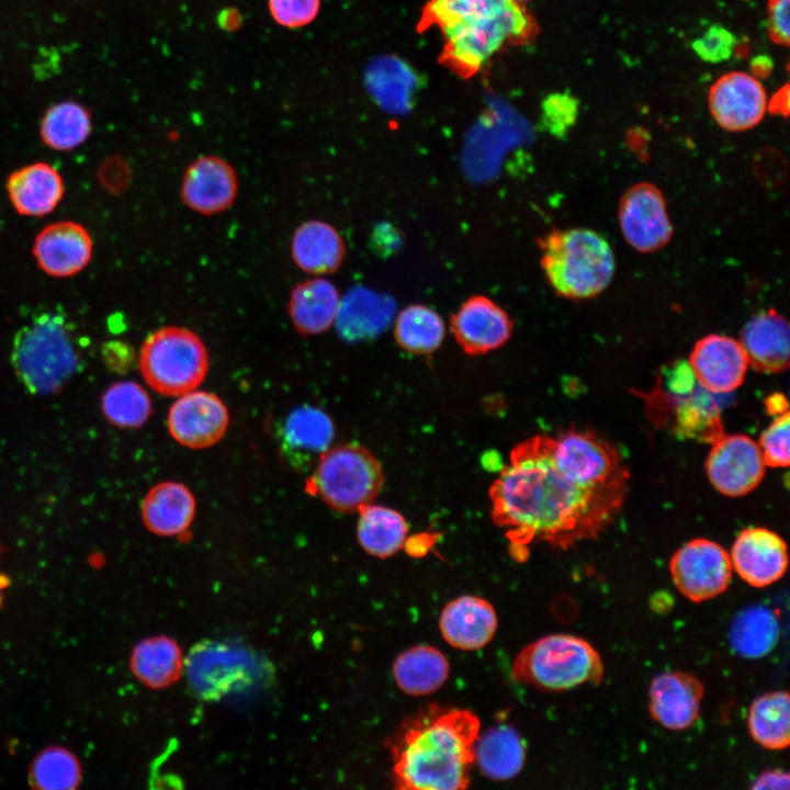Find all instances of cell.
<instances>
[{"label": "cell", "mask_w": 790, "mask_h": 790, "mask_svg": "<svg viewBox=\"0 0 790 790\" xmlns=\"http://www.w3.org/2000/svg\"><path fill=\"white\" fill-rule=\"evenodd\" d=\"M766 409L770 415L778 416L788 410V402L782 394H772L767 397Z\"/></svg>", "instance_id": "obj_51"}, {"label": "cell", "mask_w": 790, "mask_h": 790, "mask_svg": "<svg viewBox=\"0 0 790 790\" xmlns=\"http://www.w3.org/2000/svg\"><path fill=\"white\" fill-rule=\"evenodd\" d=\"M359 514L358 540L369 554L385 558L403 548L408 528L398 511L369 504Z\"/></svg>", "instance_id": "obj_33"}, {"label": "cell", "mask_w": 790, "mask_h": 790, "mask_svg": "<svg viewBox=\"0 0 790 790\" xmlns=\"http://www.w3.org/2000/svg\"><path fill=\"white\" fill-rule=\"evenodd\" d=\"M703 695L702 682L689 673L659 674L650 684V714L668 730L688 729L698 719Z\"/></svg>", "instance_id": "obj_21"}, {"label": "cell", "mask_w": 790, "mask_h": 790, "mask_svg": "<svg viewBox=\"0 0 790 790\" xmlns=\"http://www.w3.org/2000/svg\"><path fill=\"white\" fill-rule=\"evenodd\" d=\"M7 191L14 210L25 216L50 213L64 195L59 172L46 162H34L13 171Z\"/></svg>", "instance_id": "obj_25"}, {"label": "cell", "mask_w": 790, "mask_h": 790, "mask_svg": "<svg viewBox=\"0 0 790 790\" xmlns=\"http://www.w3.org/2000/svg\"><path fill=\"white\" fill-rule=\"evenodd\" d=\"M420 29L437 26L444 38L441 61L469 77L506 45L530 41L532 16L514 0H429Z\"/></svg>", "instance_id": "obj_3"}, {"label": "cell", "mask_w": 790, "mask_h": 790, "mask_svg": "<svg viewBox=\"0 0 790 790\" xmlns=\"http://www.w3.org/2000/svg\"><path fill=\"white\" fill-rule=\"evenodd\" d=\"M182 666L179 645L167 636L142 641L135 646L131 659L133 673L151 688H163L174 682Z\"/></svg>", "instance_id": "obj_35"}, {"label": "cell", "mask_w": 790, "mask_h": 790, "mask_svg": "<svg viewBox=\"0 0 790 790\" xmlns=\"http://www.w3.org/2000/svg\"><path fill=\"white\" fill-rule=\"evenodd\" d=\"M511 677L550 691H563L584 684H599L603 663L586 640L571 634H550L527 645L516 657Z\"/></svg>", "instance_id": "obj_6"}, {"label": "cell", "mask_w": 790, "mask_h": 790, "mask_svg": "<svg viewBox=\"0 0 790 790\" xmlns=\"http://www.w3.org/2000/svg\"><path fill=\"white\" fill-rule=\"evenodd\" d=\"M553 438L534 436L516 445L489 489L493 521L505 529L517 561L533 541L566 550L596 538L620 512L623 493L574 484L555 465Z\"/></svg>", "instance_id": "obj_1"}, {"label": "cell", "mask_w": 790, "mask_h": 790, "mask_svg": "<svg viewBox=\"0 0 790 790\" xmlns=\"http://www.w3.org/2000/svg\"><path fill=\"white\" fill-rule=\"evenodd\" d=\"M479 720L464 709L429 706L405 721L390 751L396 787L460 790L470 783Z\"/></svg>", "instance_id": "obj_2"}, {"label": "cell", "mask_w": 790, "mask_h": 790, "mask_svg": "<svg viewBox=\"0 0 790 790\" xmlns=\"http://www.w3.org/2000/svg\"><path fill=\"white\" fill-rule=\"evenodd\" d=\"M30 778L33 787L37 789H74L80 781V768L75 756L68 751L49 747L35 758Z\"/></svg>", "instance_id": "obj_40"}, {"label": "cell", "mask_w": 790, "mask_h": 790, "mask_svg": "<svg viewBox=\"0 0 790 790\" xmlns=\"http://www.w3.org/2000/svg\"><path fill=\"white\" fill-rule=\"evenodd\" d=\"M237 190L236 172L226 160L217 156H202L187 168L180 193L191 210L213 215L234 203Z\"/></svg>", "instance_id": "obj_20"}, {"label": "cell", "mask_w": 790, "mask_h": 790, "mask_svg": "<svg viewBox=\"0 0 790 790\" xmlns=\"http://www.w3.org/2000/svg\"><path fill=\"white\" fill-rule=\"evenodd\" d=\"M449 662L432 646L418 645L399 654L393 665L397 686L407 695L425 696L438 690L448 679Z\"/></svg>", "instance_id": "obj_31"}, {"label": "cell", "mask_w": 790, "mask_h": 790, "mask_svg": "<svg viewBox=\"0 0 790 790\" xmlns=\"http://www.w3.org/2000/svg\"><path fill=\"white\" fill-rule=\"evenodd\" d=\"M789 410L776 416L770 426L763 431L759 448L766 465L772 467H787L789 455Z\"/></svg>", "instance_id": "obj_43"}, {"label": "cell", "mask_w": 790, "mask_h": 790, "mask_svg": "<svg viewBox=\"0 0 790 790\" xmlns=\"http://www.w3.org/2000/svg\"><path fill=\"white\" fill-rule=\"evenodd\" d=\"M364 81L377 105L391 113L408 111L418 89L415 71L392 55H382L373 60L365 71Z\"/></svg>", "instance_id": "obj_28"}, {"label": "cell", "mask_w": 790, "mask_h": 790, "mask_svg": "<svg viewBox=\"0 0 790 790\" xmlns=\"http://www.w3.org/2000/svg\"><path fill=\"white\" fill-rule=\"evenodd\" d=\"M579 101L569 92H555L542 103V124L555 137H564L576 124Z\"/></svg>", "instance_id": "obj_41"}, {"label": "cell", "mask_w": 790, "mask_h": 790, "mask_svg": "<svg viewBox=\"0 0 790 790\" xmlns=\"http://www.w3.org/2000/svg\"><path fill=\"white\" fill-rule=\"evenodd\" d=\"M767 9V29L770 38L778 45L788 46L790 0H768Z\"/></svg>", "instance_id": "obj_45"}, {"label": "cell", "mask_w": 790, "mask_h": 790, "mask_svg": "<svg viewBox=\"0 0 790 790\" xmlns=\"http://www.w3.org/2000/svg\"><path fill=\"white\" fill-rule=\"evenodd\" d=\"M740 343L748 365L758 372L780 373L789 366V324L774 308L759 311L746 321Z\"/></svg>", "instance_id": "obj_23"}, {"label": "cell", "mask_w": 790, "mask_h": 790, "mask_svg": "<svg viewBox=\"0 0 790 790\" xmlns=\"http://www.w3.org/2000/svg\"><path fill=\"white\" fill-rule=\"evenodd\" d=\"M774 59L767 54L754 56L749 61L751 75L756 79H766L774 70Z\"/></svg>", "instance_id": "obj_49"}, {"label": "cell", "mask_w": 790, "mask_h": 790, "mask_svg": "<svg viewBox=\"0 0 790 790\" xmlns=\"http://www.w3.org/2000/svg\"><path fill=\"white\" fill-rule=\"evenodd\" d=\"M767 110L774 114L787 116L789 113V87L785 84L768 101Z\"/></svg>", "instance_id": "obj_50"}, {"label": "cell", "mask_w": 790, "mask_h": 790, "mask_svg": "<svg viewBox=\"0 0 790 790\" xmlns=\"http://www.w3.org/2000/svg\"><path fill=\"white\" fill-rule=\"evenodd\" d=\"M292 257L297 267L306 272L331 273L343 261L345 244L334 226L313 219L303 223L294 233Z\"/></svg>", "instance_id": "obj_29"}, {"label": "cell", "mask_w": 790, "mask_h": 790, "mask_svg": "<svg viewBox=\"0 0 790 790\" xmlns=\"http://www.w3.org/2000/svg\"><path fill=\"white\" fill-rule=\"evenodd\" d=\"M556 467L579 487L628 492L629 471L617 449L589 431L568 430L553 438Z\"/></svg>", "instance_id": "obj_9"}, {"label": "cell", "mask_w": 790, "mask_h": 790, "mask_svg": "<svg viewBox=\"0 0 790 790\" xmlns=\"http://www.w3.org/2000/svg\"><path fill=\"white\" fill-rule=\"evenodd\" d=\"M780 635L777 614L765 606L743 609L734 618L729 642L736 654L745 658H760L776 646Z\"/></svg>", "instance_id": "obj_32"}, {"label": "cell", "mask_w": 790, "mask_h": 790, "mask_svg": "<svg viewBox=\"0 0 790 790\" xmlns=\"http://www.w3.org/2000/svg\"><path fill=\"white\" fill-rule=\"evenodd\" d=\"M384 484L380 462L364 447L346 443L328 449L318 460L313 485L332 509L359 511L371 504Z\"/></svg>", "instance_id": "obj_8"}, {"label": "cell", "mask_w": 790, "mask_h": 790, "mask_svg": "<svg viewBox=\"0 0 790 790\" xmlns=\"http://www.w3.org/2000/svg\"><path fill=\"white\" fill-rule=\"evenodd\" d=\"M730 557L740 577L757 588L779 580L788 567L785 540L766 528L742 530L734 541Z\"/></svg>", "instance_id": "obj_19"}, {"label": "cell", "mask_w": 790, "mask_h": 790, "mask_svg": "<svg viewBox=\"0 0 790 790\" xmlns=\"http://www.w3.org/2000/svg\"><path fill=\"white\" fill-rule=\"evenodd\" d=\"M273 20L281 26L297 29L313 22L320 9V0H268Z\"/></svg>", "instance_id": "obj_44"}, {"label": "cell", "mask_w": 790, "mask_h": 790, "mask_svg": "<svg viewBox=\"0 0 790 790\" xmlns=\"http://www.w3.org/2000/svg\"><path fill=\"white\" fill-rule=\"evenodd\" d=\"M101 406L106 419L121 428H138L151 413L147 392L131 381L111 385L102 396Z\"/></svg>", "instance_id": "obj_39"}, {"label": "cell", "mask_w": 790, "mask_h": 790, "mask_svg": "<svg viewBox=\"0 0 790 790\" xmlns=\"http://www.w3.org/2000/svg\"><path fill=\"white\" fill-rule=\"evenodd\" d=\"M752 737L763 747L780 751L790 743V699L785 690L755 699L747 718Z\"/></svg>", "instance_id": "obj_36"}, {"label": "cell", "mask_w": 790, "mask_h": 790, "mask_svg": "<svg viewBox=\"0 0 790 790\" xmlns=\"http://www.w3.org/2000/svg\"><path fill=\"white\" fill-rule=\"evenodd\" d=\"M11 364L34 395L59 392L83 368L75 325L61 309L40 312L14 335Z\"/></svg>", "instance_id": "obj_4"}, {"label": "cell", "mask_w": 790, "mask_h": 790, "mask_svg": "<svg viewBox=\"0 0 790 790\" xmlns=\"http://www.w3.org/2000/svg\"><path fill=\"white\" fill-rule=\"evenodd\" d=\"M335 437L331 418L321 409L303 405L293 409L276 430L283 459L305 472L328 450Z\"/></svg>", "instance_id": "obj_17"}, {"label": "cell", "mask_w": 790, "mask_h": 790, "mask_svg": "<svg viewBox=\"0 0 790 790\" xmlns=\"http://www.w3.org/2000/svg\"><path fill=\"white\" fill-rule=\"evenodd\" d=\"M526 751L519 733L510 725H496L477 736L474 761L494 780H507L522 768Z\"/></svg>", "instance_id": "obj_30"}, {"label": "cell", "mask_w": 790, "mask_h": 790, "mask_svg": "<svg viewBox=\"0 0 790 790\" xmlns=\"http://www.w3.org/2000/svg\"><path fill=\"white\" fill-rule=\"evenodd\" d=\"M390 318V308L377 307L375 294L363 289H354L340 301L335 321L340 337L346 341L356 342L382 332Z\"/></svg>", "instance_id": "obj_34"}, {"label": "cell", "mask_w": 790, "mask_h": 790, "mask_svg": "<svg viewBox=\"0 0 790 790\" xmlns=\"http://www.w3.org/2000/svg\"><path fill=\"white\" fill-rule=\"evenodd\" d=\"M250 658L245 651L226 644L200 643L185 662L188 679L203 699H219L249 684L252 675Z\"/></svg>", "instance_id": "obj_13"}, {"label": "cell", "mask_w": 790, "mask_h": 790, "mask_svg": "<svg viewBox=\"0 0 790 790\" xmlns=\"http://www.w3.org/2000/svg\"><path fill=\"white\" fill-rule=\"evenodd\" d=\"M514 1H516V2H518V3H522V2L530 1V0H514Z\"/></svg>", "instance_id": "obj_52"}, {"label": "cell", "mask_w": 790, "mask_h": 790, "mask_svg": "<svg viewBox=\"0 0 790 790\" xmlns=\"http://www.w3.org/2000/svg\"><path fill=\"white\" fill-rule=\"evenodd\" d=\"M138 364L144 380L155 392L180 396L203 382L208 371V354L195 332L167 326L146 338Z\"/></svg>", "instance_id": "obj_7"}, {"label": "cell", "mask_w": 790, "mask_h": 790, "mask_svg": "<svg viewBox=\"0 0 790 790\" xmlns=\"http://www.w3.org/2000/svg\"><path fill=\"white\" fill-rule=\"evenodd\" d=\"M710 113L729 132H744L758 125L767 112V93L760 80L744 71L719 77L708 95Z\"/></svg>", "instance_id": "obj_14"}, {"label": "cell", "mask_w": 790, "mask_h": 790, "mask_svg": "<svg viewBox=\"0 0 790 790\" xmlns=\"http://www.w3.org/2000/svg\"><path fill=\"white\" fill-rule=\"evenodd\" d=\"M340 305L337 287L326 279L315 278L297 284L289 301V314L295 329L303 335H318L336 320Z\"/></svg>", "instance_id": "obj_27"}, {"label": "cell", "mask_w": 790, "mask_h": 790, "mask_svg": "<svg viewBox=\"0 0 790 790\" xmlns=\"http://www.w3.org/2000/svg\"><path fill=\"white\" fill-rule=\"evenodd\" d=\"M102 359L106 368L115 373H127L135 363L133 347L121 340H110L101 347Z\"/></svg>", "instance_id": "obj_46"}, {"label": "cell", "mask_w": 790, "mask_h": 790, "mask_svg": "<svg viewBox=\"0 0 790 790\" xmlns=\"http://www.w3.org/2000/svg\"><path fill=\"white\" fill-rule=\"evenodd\" d=\"M789 774L781 770H770L761 774L752 786V789H789Z\"/></svg>", "instance_id": "obj_48"}, {"label": "cell", "mask_w": 790, "mask_h": 790, "mask_svg": "<svg viewBox=\"0 0 790 790\" xmlns=\"http://www.w3.org/2000/svg\"><path fill=\"white\" fill-rule=\"evenodd\" d=\"M538 245L544 276L558 296L589 300L611 283L616 270L613 251L596 230L553 228L538 239Z\"/></svg>", "instance_id": "obj_5"}, {"label": "cell", "mask_w": 790, "mask_h": 790, "mask_svg": "<svg viewBox=\"0 0 790 790\" xmlns=\"http://www.w3.org/2000/svg\"><path fill=\"white\" fill-rule=\"evenodd\" d=\"M92 128L88 110L79 103L65 101L50 106L41 122L43 142L55 150L80 146Z\"/></svg>", "instance_id": "obj_38"}, {"label": "cell", "mask_w": 790, "mask_h": 790, "mask_svg": "<svg viewBox=\"0 0 790 790\" xmlns=\"http://www.w3.org/2000/svg\"><path fill=\"white\" fill-rule=\"evenodd\" d=\"M706 461L707 475L721 494L738 497L755 489L766 464L759 445L744 435L722 433L711 442Z\"/></svg>", "instance_id": "obj_12"}, {"label": "cell", "mask_w": 790, "mask_h": 790, "mask_svg": "<svg viewBox=\"0 0 790 790\" xmlns=\"http://www.w3.org/2000/svg\"><path fill=\"white\" fill-rule=\"evenodd\" d=\"M618 221L625 241L642 253L664 248L674 229L662 191L651 182L628 188L618 204Z\"/></svg>", "instance_id": "obj_11"}, {"label": "cell", "mask_w": 790, "mask_h": 790, "mask_svg": "<svg viewBox=\"0 0 790 790\" xmlns=\"http://www.w3.org/2000/svg\"><path fill=\"white\" fill-rule=\"evenodd\" d=\"M195 514V499L188 487L163 482L148 490L142 503V518L149 531L163 537L184 532Z\"/></svg>", "instance_id": "obj_26"}, {"label": "cell", "mask_w": 790, "mask_h": 790, "mask_svg": "<svg viewBox=\"0 0 790 790\" xmlns=\"http://www.w3.org/2000/svg\"><path fill=\"white\" fill-rule=\"evenodd\" d=\"M33 253L45 273L67 278L77 274L89 263L92 239L87 229L78 223L56 222L37 234Z\"/></svg>", "instance_id": "obj_22"}, {"label": "cell", "mask_w": 790, "mask_h": 790, "mask_svg": "<svg viewBox=\"0 0 790 790\" xmlns=\"http://www.w3.org/2000/svg\"><path fill=\"white\" fill-rule=\"evenodd\" d=\"M439 628L451 646L473 651L485 646L497 629L494 607L476 596H461L442 610Z\"/></svg>", "instance_id": "obj_24"}, {"label": "cell", "mask_w": 790, "mask_h": 790, "mask_svg": "<svg viewBox=\"0 0 790 790\" xmlns=\"http://www.w3.org/2000/svg\"><path fill=\"white\" fill-rule=\"evenodd\" d=\"M669 571L676 588L686 598L702 602L726 590L733 567L729 553L720 544L695 539L674 553Z\"/></svg>", "instance_id": "obj_10"}, {"label": "cell", "mask_w": 790, "mask_h": 790, "mask_svg": "<svg viewBox=\"0 0 790 790\" xmlns=\"http://www.w3.org/2000/svg\"><path fill=\"white\" fill-rule=\"evenodd\" d=\"M445 334L441 316L422 304H413L400 311L395 320L397 343L414 354H430L442 343Z\"/></svg>", "instance_id": "obj_37"}, {"label": "cell", "mask_w": 790, "mask_h": 790, "mask_svg": "<svg viewBox=\"0 0 790 790\" xmlns=\"http://www.w3.org/2000/svg\"><path fill=\"white\" fill-rule=\"evenodd\" d=\"M99 180L110 192L122 191L129 181V168L123 159L113 157L106 159L100 167Z\"/></svg>", "instance_id": "obj_47"}, {"label": "cell", "mask_w": 790, "mask_h": 790, "mask_svg": "<svg viewBox=\"0 0 790 790\" xmlns=\"http://www.w3.org/2000/svg\"><path fill=\"white\" fill-rule=\"evenodd\" d=\"M450 326L463 351L479 356L503 347L511 337L514 321L489 297L473 295L452 315Z\"/></svg>", "instance_id": "obj_16"}, {"label": "cell", "mask_w": 790, "mask_h": 790, "mask_svg": "<svg viewBox=\"0 0 790 790\" xmlns=\"http://www.w3.org/2000/svg\"><path fill=\"white\" fill-rule=\"evenodd\" d=\"M696 381L712 394H725L741 386L748 362L740 341L720 334L699 339L689 357Z\"/></svg>", "instance_id": "obj_18"}, {"label": "cell", "mask_w": 790, "mask_h": 790, "mask_svg": "<svg viewBox=\"0 0 790 790\" xmlns=\"http://www.w3.org/2000/svg\"><path fill=\"white\" fill-rule=\"evenodd\" d=\"M737 46L735 34L721 24L710 25L691 43L695 54L704 63L721 64L729 60Z\"/></svg>", "instance_id": "obj_42"}, {"label": "cell", "mask_w": 790, "mask_h": 790, "mask_svg": "<svg viewBox=\"0 0 790 790\" xmlns=\"http://www.w3.org/2000/svg\"><path fill=\"white\" fill-rule=\"evenodd\" d=\"M228 410L223 400L213 393L191 391L171 406L168 429L180 444L203 449L222 439L228 426Z\"/></svg>", "instance_id": "obj_15"}]
</instances>
